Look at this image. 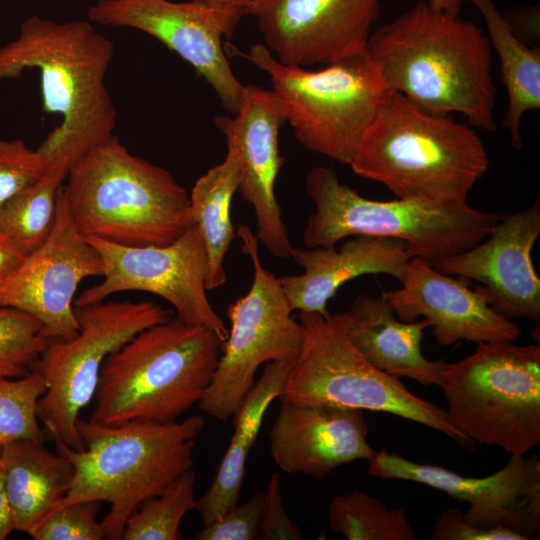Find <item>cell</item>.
<instances>
[{"instance_id": "7402d4cb", "label": "cell", "mask_w": 540, "mask_h": 540, "mask_svg": "<svg viewBox=\"0 0 540 540\" xmlns=\"http://www.w3.org/2000/svg\"><path fill=\"white\" fill-rule=\"evenodd\" d=\"M291 258L304 269L278 278L292 311L329 314L328 301L347 281L365 274H388L399 281L412 258L404 241L370 235L347 237L335 245L293 248Z\"/></svg>"}, {"instance_id": "484cf974", "label": "cell", "mask_w": 540, "mask_h": 540, "mask_svg": "<svg viewBox=\"0 0 540 540\" xmlns=\"http://www.w3.org/2000/svg\"><path fill=\"white\" fill-rule=\"evenodd\" d=\"M241 170L235 151L227 147L225 159L197 179L189 195L191 210L208 255L206 289L226 282L224 259L236 236L231 202L239 189Z\"/></svg>"}, {"instance_id": "d6986e66", "label": "cell", "mask_w": 540, "mask_h": 540, "mask_svg": "<svg viewBox=\"0 0 540 540\" xmlns=\"http://www.w3.org/2000/svg\"><path fill=\"white\" fill-rule=\"evenodd\" d=\"M225 136L227 147L238 158L241 181L239 191L254 210L257 238L274 256L290 259L293 246L283 223L275 195V182L284 158L279 153V132L285 114L271 89L247 85L240 110L214 119Z\"/></svg>"}, {"instance_id": "9a60e30c", "label": "cell", "mask_w": 540, "mask_h": 540, "mask_svg": "<svg viewBox=\"0 0 540 540\" xmlns=\"http://www.w3.org/2000/svg\"><path fill=\"white\" fill-rule=\"evenodd\" d=\"M368 462V474L375 478L420 483L466 502L469 509L463 517L472 525L506 528L525 540L539 533L540 459L537 455L511 456L502 469L481 478L414 462L389 453L386 448L374 451Z\"/></svg>"}, {"instance_id": "d590c367", "label": "cell", "mask_w": 540, "mask_h": 540, "mask_svg": "<svg viewBox=\"0 0 540 540\" xmlns=\"http://www.w3.org/2000/svg\"><path fill=\"white\" fill-rule=\"evenodd\" d=\"M303 538L298 526L284 510L280 477L277 473H272L264 491L258 539L301 540Z\"/></svg>"}, {"instance_id": "8992f818", "label": "cell", "mask_w": 540, "mask_h": 540, "mask_svg": "<svg viewBox=\"0 0 540 540\" xmlns=\"http://www.w3.org/2000/svg\"><path fill=\"white\" fill-rule=\"evenodd\" d=\"M222 343L179 318L139 332L105 359L91 419L112 426L177 420L210 384Z\"/></svg>"}, {"instance_id": "8d00e7d4", "label": "cell", "mask_w": 540, "mask_h": 540, "mask_svg": "<svg viewBox=\"0 0 540 540\" xmlns=\"http://www.w3.org/2000/svg\"><path fill=\"white\" fill-rule=\"evenodd\" d=\"M464 512L449 508L441 512L431 530L432 540H525L523 536L502 527L483 528L464 520Z\"/></svg>"}, {"instance_id": "1f68e13d", "label": "cell", "mask_w": 540, "mask_h": 540, "mask_svg": "<svg viewBox=\"0 0 540 540\" xmlns=\"http://www.w3.org/2000/svg\"><path fill=\"white\" fill-rule=\"evenodd\" d=\"M50 340L39 320L0 306V380L27 375Z\"/></svg>"}, {"instance_id": "52a82bcc", "label": "cell", "mask_w": 540, "mask_h": 540, "mask_svg": "<svg viewBox=\"0 0 540 540\" xmlns=\"http://www.w3.org/2000/svg\"><path fill=\"white\" fill-rule=\"evenodd\" d=\"M305 188L315 205L303 232L308 248L336 245L354 235L388 237L404 241L412 258L432 265L480 243L501 217L468 203L365 198L325 166L309 171Z\"/></svg>"}, {"instance_id": "8fae6325", "label": "cell", "mask_w": 540, "mask_h": 540, "mask_svg": "<svg viewBox=\"0 0 540 540\" xmlns=\"http://www.w3.org/2000/svg\"><path fill=\"white\" fill-rule=\"evenodd\" d=\"M78 333L51 339L31 369L39 372L46 392L37 417L54 438L75 450L84 448L76 422L95 395L107 356L139 332L171 319L172 311L152 301H103L75 307Z\"/></svg>"}, {"instance_id": "74e56055", "label": "cell", "mask_w": 540, "mask_h": 540, "mask_svg": "<svg viewBox=\"0 0 540 540\" xmlns=\"http://www.w3.org/2000/svg\"><path fill=\"white\" fill-rule=\"evenodd\" d=\"M28 253L0 229V283L16 270Z\"/></svg>"}, {"instance_id": "4fadbf2b", "label": "cell", "mask_w": 540, "mask_h": 540, "mask_svg": "<svg viewBox=\"0 0 540 540\" xmlns=\"http://www.w3.org/2000/svg\"><path fill=\"white\" fill-rule=\"evenodd\" d=\"M85 238L102 259L103 279L83 291L75 307L100 303L123 291H144L169 302L184 323L207 328L226 340L228 329L206 294L208 255L196 223L164 246L130 247Z\"/></svg>"}, {"instance_id": "ffe728a7", "label": "cell", "mask_w": 540, "mask_h": 540, "mask_svg": "<svg viewBox=\"0 0 540 540\" xmlns=\"http://www.w3.org/2000/svg\"><path fill=\"white\" fill-rule=\"evenodd\" d=\"M400 282V289L383 293L396 317L404 322L428 320L439 345L514 342L521 336L519 325L494 310L478 288L469 289L468 281L443 274L419 258L408 261Z\"/></svg>"}, {"instance_id": "7a4b0ae2", "label": "cell", "mask_w": 540, "mask_h": 540, "mask_svg": "<svg viewBox=\"0 0 540 540\" xmlns=\"http://www.w3.org/2000/svg\"><path fill=\"white\" fill-rule=\"evenodd\" d=\"M366 52L388 89L436 114L495 131L492 47L472 21L424 1L371 33Z\"/></svg>"}, {"instance_id": "9c48e42d", "label": "cell", "mask_w": 540, "mask_h": 540, "mask_svg": "<svg viewBox=\"0 0 540 540\" xmlns=\"http://www.w3.org/2000/svg\"><path fill=\"white\" fill-rule=\"evenodd\" d=\"M443 389L451 422L472 442L526 455L540 443V346L479 342L446 363Z\"/></svg>"}, {"instance_id": "5b68a950", "label": "cell", "mask_w": 540, "mask_h": 540, "mask_svg": "<svg viewBox=\"0 0 540 540\" xmlns=\"http://www.w3.org/2000/svg\"><path fill=\"white\" fill-rule=\"evenodd\" d=\"M61 185L85 237L123 246H164L195 224L190 198L165 168L133 155L116 135L84 153Z\"/></svg>"}, {"instance_id": "e575fe53", "label": "cell", "mask_w": 540, "mask_h": 540, "mask_svg": "<svg viewBox=\"0 0 540 540\" xmlns=\"http://www.w3.org/2000/svg\"><path fill=\"white\" fill-rule=\"evenodd\" d=\"M264 491H258L242 505H236L193 537L194 540H255L258 539Z\"/></svg>"}, {"instance_id": "836d02e7", "label": "cell", "mask_w": 540, "mask_h": 540, "mask_svg": "<svg viewBox=\"0 0 540 540\" xmlns=\"http://www.w3.org/2000/svg\"><path fill=\"white\" fill-rule=\"evenodd\" d=\"M47 170L37 149L22 140L0 138V209Z\"/></svg>"}, {"instance_id": "d6a6232c", "label": "cell", "mask_w": 540, "mask_h": 540, "mask_svg": "<svg viewBox=\"0 0 540 540\" xmlns=\"http://www.w3.org/2000/svg\"><path fill=\"white\" fill-rule=\"evenodd\" d=\"M102 501H79L52 512L38 527L35 540H101L105 538L97 514Z\"/></svg>"}, {"instance_id": "ab89813d", "label": "cell", "mask_w": 540, "mask_h": 540, "mask_svg": "<svg viewBox=\"0 0 540 540\" xmlns=\"http://www.w3.org/2000/svg\"><path fill=\"white\" fill-rule=\"evenodd\" d=\"M432 8L452 15H459L464 0H422Z\"/></svg>"}, {"instance_id": "f35d334b", "label": "cell", "mask_w": 540, "mask_h": 540, "mask_svg": "<svg viewBox=\"0 0 540 540\" xmlns=\"http://www.w3.org/2000/svg\"><path fill=\"white\" fill-rule=\"evenodd\" d=\"M12 531H14L13 517L0 464V540L6 539Z\"/></svg>"}, {"instance_id": "83f0119b", "label": "cell", "mask_w": 540, "mask_h": 540, "mask_svg": "<svg viewBox=\"0 0 540 540\" xmlns=\"http://www.w3.org/2000/svg\"><path fill=\"white\" fill-rule=\"evenodd\" d=\"M331 529L348 540H415L404 508L387 509L377 498L354 489L337 495L328 508Z\"/></svg>"}, {"instance_id": "30bf717a", "label": "cell", "mask_w": 540, "mask_h": 540, "mask_svg": "<svg viewBox=\"0 0 540 540\" xmlns=\"http://www.w3.org/2000/svg\"><path fill=\"white\" fill-rule=\"evenodd\" d=\"M304 328L280 402L390 413L437 430L465 447L473 443L446 410L412 393L398 378L371 365L332 314L300 312Z\"/></svg>"}, {"instance_id": "4316f807", "label": "cell", "mask_w": 540, "mask_h": 540, "mask_svg": "<svg viewBox=\"0 0 540 540\" xmlns=\"http://www.w3.org/2000/svg\"><path fill=\"white\" fill-rule=\"evenodd\" d=\"M269 405V401L249 394L233 416L235 430L230 444L211 485L196 502L195 509L203 525L213 522L238 504L247 456L257 439Z\"/></svg>"}, {"instance_id": "cb8c5ba5", "label": "cell", "mask_w": 540, "mask_h": 540, "mask_svg": "<svg viewBox=\"0 0 540 540\" xmlns=\"http://www.w3.org/2000/svg\"><path fill=\"white\" fill-rule=\"evenodd\" d=\"M43 443L15 440L4 446L0 456L14 530L31 537L59 506L74 478L71 461Z\"/></svg>"}, {"instance_id": "5bb4252c", "label": "cell", "mask_w": 540, "mask_h": 540, "mask_svg": "<svg viewBox=\"0 0 540 540\" xmlns=\"http://www.w3.org/2000/svg\"><path fill=\"white\" fill-rule=\"evenodd\" d=\"M246 15L243 8L193 0H98L88 9L93 22L137 29L160 41L194 68L232 114L242 107L247 85L233 72L223 43Z\"/></svg>"}, {"instance_id": "ba28073f", "label": "cell", "mask_w": 540, "mask_h": 540, "mask_svg": "<svg viewBox=\"0 0 540 540\" xmlns=\"http://www.w3.org/2000/svg\"><path fill=\"white\" fill-rule=\"evenodd\" d=\"M247 57L268 75L296 140L350 166L390 92L368 53L319 70L283 64L263 44L253 45Z\"/></svg>"}, {"instance_id": "603a6c76", "label": "cell", "mask_w": 540, "mask_h": 540, "mask_svg": "<svg viewBox=\"0 0 540 540\" xmlns=\"http://www.w3.org/2000/svg\"><path fill=\"white\" fill-rule=\"evenodd\" d=\"M332 316L353 346L378 370L424 386L442 385L446 362L427 359L421 350L424 330L430 328L428 320H398L384 294L360 295L347 311Z\"/></svg>"}, {"instance_id": "3957f363", "label": "cell", "mask_w": 540, "mask_h": 540, "mask_svg": "<svg viewBox=\"0 0 540 540\" xmlns=\"http://www.w3.org/2000/svg\"><path fill=\"white\" fill-rule=\"evenodd\" d=\"M350 166L397 198L460 205L489 159L474 127L390 91Z\"/></svg>"}, {"instance_id": "6da1fadb", "label": "cell", "mask_w": 540, "mask_h": 540, "mask_svg": "<svg viewBox=\"0 0 540 540\" xmlns=\"http://www.w3.org/2000/svg\"><path fill=\"white\" fill-rule=\"evenodd\" d=\"M113 54V42L89 22L38 15L0 47V81L38 70L43 108L61 117L37 148L47 170L67 176L84 153L114 136L117 111L105 82Z\"/></svg>"}, {"instance_id": "e0dca14e", "label": "cell", "mask_w": 540, "mask_h": 540, "mask_svg": "<svg viewBox=\"0 0 540 540\" xmlns=\"http://www.w3.org/2000/svg\"><path fill=\"white\" fill-rule=\"evenodd\" d=\"M381 0H256L264 46L286 65H329L366 52Z\"/></svg>"}, {"instance_id": "f1b7e54d", "label": "cell", "mask_w": 540, "mask_h": 540, "mask_svg": "<svg viewBox=\"0 0 540 540\" xmlns=\"http://www.w3.org/2000/svg\"><path fill=\"white\" fill-rule=\"evenodd\" d=\"M66 175L46 172L0 209V229L28 254L41 246L52 231L56 198Z\"/></svg>"}, {"instance_id": "f546056e", "label": "cell", "mask_w": 540, "mask_h": 540, "mask_svg": "<svg viewBox=\"0 0 540 540\" xmlns=\"http://www.w3.org/2000/svg\"><path fill=\"white\" fill-rule=\"evenodd\" d=\"M195 473L187 470L161 494L143 501L128 517L123 540H181L183 517L195 509Z\"/></svg>"}, {"instance_id": "277c9868", "label": "cell", "mask_w": 540, "mask_h": 540, "mask_svg": "<svg viewBox=\"0 0 540 540\" xmlns=\"http://www.w3.org/2000/svg\"><path fill=\"white\" fill-rule=\"evenodd\" d=\"M204 424L200 415L116 426L79 418L82 450L55 441L56 451L74 467L71 487L56 510L79 501H106L111 508L101 521L105 538L121 540L130 514L192 469L193 449Z\"/></svg>"}, {"instance_id": "d4e9b609", "label": "cell", "mask_w": 540, "mask_h": 540, "mask_svg": "<svg viewBox=\"0 0 540 540\" xmlns=\"http://www.w3.org/2000/svg\"><path fill=\"white\" fill-rule=\"evenodd\" d=\"M482 14L487 37L500 61L501 81L508 93L502 122L511 143L522 149L520 123L523 115L540 108V52L525 44L493 0H467Z\"/></svg>"}, {"instance_id": "ac0fdd59", "label": "cell", "mask_w": 540, "mask_h": 540, "mask_svg": "<svg viewBox=\"0 0 540 540\" xmlns=\"http://www.w3.org/2000/svg\"><path fill=\"white\" fill-rule=\"evenodd\" d=\"M540 235V204L501 216L490 234L477 245L432 264L437 271L477 287L490 306L505 318L540 321V278L531 252Z\"/></svg>"}, {"instance_id": "60d3db41", "label": "cell", "mask_w": 540, "mask_h": 540, "mask_svg": "<svg viewBox=\"0 0 540 540\" xmlns=\"http://www.w3.org/2000/svg\"><path fill=\"white\" fill-rule=\"evenodd\" d=\"M209 5L239 7L246 10L247 14L256 0H193Z\"/></svg>"}, {"instance_id": "44dd1931", "label": "cell", "mask_w": 540, "mask_h": 540, "mask_svg": "<svg viewBox=\"0 0 540 540\" xmlns=\"http://www.w3.org/2000/svg\"><path fill=\"white\" fill-rule=\"evenodd\" d=\"M368 428L360 409L281 402L270 453L284 472L323 480L341 465L372 456Z\"/></svg>"}, {"instance_id": "2e32d148", "label": "cell", "mask_w": 540, "mask_h": 540, "mask_svg": "<svg viewBox=\"0 0 540 540\" xmlns=\"http://www.w3.org/2000/svg\"><path fill=\"white\" fill-rule=\"evenodd\" d=\"M102 270L98 251L75 226L59 188L52 231L0 283V306L33 316L50 339L73 338L79 330L76 290L84 279L102 276Z\"/></svg>"}, {"instance_id": "4dcf8cb0", "label": "cell", "mask_w": 540, "mask_h": 540, "mask_svg": "<svg viewBox=\"0 0 540 540\" xmlns=\"http://www.w3.org/2000/svg\"><path fill=\"white\" fill-rule=\"evenodd\" d=\"M47 385L36 370L20 378L0 380V456L8 443L19 439L44 442L37 402Z\"/></svg>"}, {"instance_id": "7c38bea8", "label": "cell", "mask_w": 540, "mask_h": 540, "mask_svg": "<svg viewBox=\"0 0 540 540\" xmlns=\"http://www.w3.org/2000/svg\"><path fill=\"white\" fill-rule=\"evenodd\" d=\"M236 235L253 265L248 292L228 306V336L212 379L198 408L220 421L233 418L265 362L295 359L304 339V328L291 316L279 279L261 263L258 238L249 226L239 224Z\"/></svg>"}]
</instances>
